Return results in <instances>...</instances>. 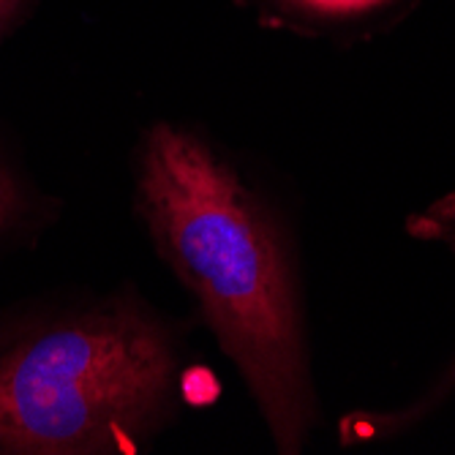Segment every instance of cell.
I'll return each instance as SVG.
<instances>
[{"mask_svg": "<svg viewBox=\"0 0 455 455\" xmlns=\"http://www.w3.org/2000/svg\"><path fill=\"white\" fill-rule=\"evenodd\" d=\"M175 382L170 333L134 303L17 327L0 341V452H137Z\"/></svg>", "mask_w": 455, "mask_h": 455, "instance_id": "2", "label": "cell"}, {"mask_svg": "<svg viewBox=\"0 0 455 455\" xmlns=\"http://www.w3.org/2000/svg\"><path fill=\"white\" fill-rule=\"evenodd\" d=\"M140 213L257 398L283 452L311 423L298 295L265 204L191 132L158 123L140 150Z\"/></svg>", "mask_w": 455, "mask_h": 455, "instance_id": "1", "label": "cell"}, {"mask_svg": "<svg viewBox=\"0 0 455 455\" xmlns=\"http://www.w3.org/2000/svg\"><path fill=\"white\" fill-rule=\"evenodd\" d=\"M289 4L322 17H355V14L374 12L390 4V0H289Z\"/></svg>", "mask_w": 455, "mask_h": 455, "instance_id": "4", "label": "cell"}, {"mask_svg": "<svg viewBox=\"0 0 455 455\" xmlns=\"http://www.w3.org/2000/svg\"><path fill=\"white\" fill-rule=\"evenodd\" d=\"M28 213V194L20 175L0 156V232H6L22 221Z\"/></svg>", "mask_w": 455, "mask_h": 455, "instance_id": "3", "label": "cell"}, {"mask_svg": "<svg viewBox=\"0 0 455 455\" xmlns=\"http://www.w3.org/2000/svg\"><path fill=\"white\" fill-rule=\"evenodd\" d=\"M30 0H0V38H4L28 12Z\"/></svg>", "mask_w": 455, "mask_h": 455, "instance_id": "5", "label": "cell"}]
</instances>
